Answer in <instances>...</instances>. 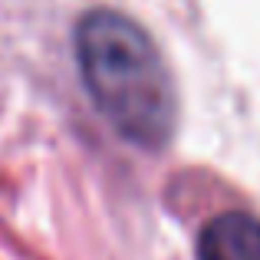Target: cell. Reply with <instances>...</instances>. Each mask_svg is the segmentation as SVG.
Returning <instances> with one entry per match:
<instances>
[{
	"label": "cell",
	"mask_w": 260,
	"mask_h": 260,
	"mask_svg": "<svg viewBox=\"0 0 260 260\" xmlns=\"http://www.w3.org/2000/svg\"><path fill=\"white\" fill-rule=\"evenodd\" d=\"M198 260H260V217L247 211L217 214L198 237Z\"/></svg>",
	"instance_id": "2"
},
{
	"label": "cell",
	"mask_w": 260,
	"mask_h": 260,
	"mask_svg": "<svg viewBox=\"0 0 260 260\" xmlns=\"http://www.w3.org/2000/svg\"><path fill=\"white\" fill-rule=\"evenodd\" d=\"M76 66L92 106L125 142L168 145L175 128V83L158 46L132 17L92 10L76 26Z\"/></svg>",
	"instance_id": "1"
}]
</instances>
